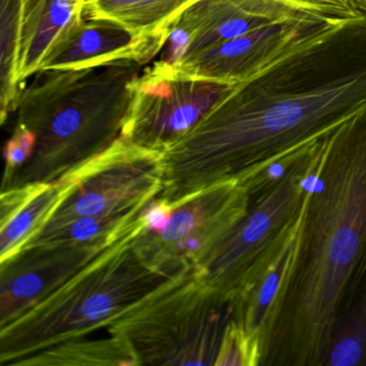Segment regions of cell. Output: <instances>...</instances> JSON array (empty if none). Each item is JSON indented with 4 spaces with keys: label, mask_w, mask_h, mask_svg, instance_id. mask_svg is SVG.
Listing matches in <instances>:
<instances>
[{
    "label": "cell",
    "mask_w": 366,
    "mask_h": 366,
    "mask_svg": "<svg viewBox=\"0 0 366 366\" xmlns=\"http://www.w3.org/2000/svg\"><path fill=\"white\" fill-rule=\"evenodd\" d=\"M366 110V14L304 40L232 89L162 153L170 202L224 182Z\"/></svg>",
    "instance_id": "1"
},
{
    "label": "cell",
    "mask_w": 366,
    "mask_h": 366,
    "mask_svg": "<svg viewBox=\"0 0 366 366\" xmlns=\"http://www.w3.org/2000/svg\"><path fill=\"white\" fill-rule=\"evenodd\" d=\"M366 247V110L329 130L259 366H318L340 293Z\"/></svg>",
    "instance_id": "2"
},
{
    "label": "cell",
    "mask_w": 366,
    "mask_h": 366,
    "mask_svg": "<svg viewBox=\"0 0 366 366\" xmlns=\"http://www.w3.org/2000/svg\"><path fill=\"white\" fill-rule=\"evenodd\" d=\"M141 66L121 61L38 71L21 92L16 108V124L35 134V152L3 183V190L57 181L121 138Z\"/></svg>",
    "instance_id": "3"
},
{
    "label": "cell",
    "mask_w": 366,
    "mask_h": 366,
    "mask_svg": "<svg viewBox=\"0 0 366 366\" xmlns=\"http://www.w3.org/2000/svg\"><path fill=\"white\" fill-rule=\"evenodd\" d=\"M147 224L96 257L64 286L22 316L0 327V361L19 366L25 357L59 342L108 329L147 297L192 271L187 262L157 265L137 249Z\"/></svg>",
    "instance_id": "4"
},
{
    "label": "cell",
    "mask_w": 366,
    "mask_h": 366,
    "mask_svg": "<svg viewBox=\"0 0 366 366\" xmlns=\"http://www.w3.org/2000/svg\"><path fill=\"white\" fill-rule=\"evenodd\" d=\"M231 317V304L192 269L107 331L125 340L138 365H215Z\"/></svg>",
    "instance_id": "5"
},
{
    "label": "cell",
    "mask_w": 366,
    "mask_h": 366,
    "mask_svg": "<svg viewBox=\"0 0 366 366\" xmlns=\"http://www.w3.org/2000/svg\"><path fill=\"white\" fill-rule=\"evenodd\" d=\"M323 145L269 194L248 203L245 216L226 239L204 261L192 267L231 306L297 231L308 184Z\"/></svg>",
    "instance_id": "6"
},
{
    "label": "cell",
    "mask_w": 366,
    "mask_h": 366,
    "mask_svg": "<svg viewBox=\"0 0 366 366\" xmlns=\"http://www.w3.org/2000/svg\"><path fill=\"white\" fill-rule=\"evenodd\" d=\"M71 174L74 189L46 226L143 209L162 192L164 157L159 152L139 147L121 137L106 151L71 171Z\"/></svg>",
    "instance_id": "7"
},
{
    "label": "cell",
    "mask_w": 366,
    "mask_h": 366,
    "mask_svg": "<svg viewBox=\"0 0 366 366\" xmlns=\"http://www.w3.org/2000/svg\"><path fill=\"white\" fill-rule=\"evenodd\" d=\"M233 87L179 76L157 61L134 82L122 138L164 153L187 136Z\"/></svg>",
    "instance_id": "8"
},
{
    "label": "cell",
    "mask_w": 366,
    "mask_h": 366,
    "mask_svg": "<svg viewBox=\"0 0 366 366\" xmlns=\"http://www.w3.org/2000/svg\"><path fill=\"white\" fill-rule=\"evenodd\" d=\"M173 203L168 224L159 231L145 229L134 246L157 265L204 261L245 216L248 197L237 181L224 182Z\"/></svg>",
    "instance_id": "9"
},
{
    "label": "cell",
    "mask_w": 366,
    "mask_h": 366,
    "mask_svg": "<svg viewBox=\"0 0 366 366\" xmlns=\"http://www.w3.org/2000/svg\"><path fill=\"white\" fill-rule=\"evenodd\" d=\"M340 21L323 16L280 21L199 51L177 65L169 66L175 74L187 78L239 84L260 74L304 40Z\"/></svg>",
    "instance_id": "10"
},
{
    "label": "cell",
    "mask_w": 366,
    "mask_h": 366,
    "mask_svg": "<svg viewBox=\"0 0 366 366\" xmlns=\"http://www.w3.org/2000/svg\"><path fill=\"white\" fill-rule=\"evenodd\" d=\"M304 16L321 14L304 11L288 0H199L173 25L159 61L174 66L259 27Z\"/></svg>",
    "instance_id": "11"
},
{
    "label": "cell",
    "mask_w": 366,
    "mask_h": 366,
    "mask_svg": "<svg viewBox=\"0 0 366 366\" xmlns=\"http://www.w3.org/2000/svg\"><path fill=\"white\" fill-rule=\"evenodd\" d=\"M107 248L26 246L16 256L0 262V327L44 301Z\"/></svg>",
    "instance_id": "12"
},
{
    "label": "cell",
    "mask_w": 366,
    "mask_h": 366,
    "mask_svg": "<svg viewBox=\"0 0 366 366\" xmlns=\"http://www.w3.org/2000/svg\"><path fill=\"white\" fill-rule=\"evenodd\" d=\"M169 36L136 35L122 25L83 18L46 56L41 70H79L130 61L144 65L164 50Z\"/></svg>",
    "instance_id": "13"
},
{
    "label": "cell",
    "mask_w": 366,
    "mask_h": 366,
    "mask_svg": "<svg viewBox=\"0 0 366 366\" xmlns=\"http://www.w3.org/2000/svg\"><path fill=\"white\" fill-rule=\"evenodd\" d=\"M86 0H23L18 79L24 89L59 41L84 18Z\"/></svg>",
    "instance_id": "14"
},
{
    "label": "cell",
    "mask_w": 366,
    "mask_h": 366,
    "mask_svg": "<svg viewBox=\"0 0 366 366\" xmlns=\"http://www.w3.org/2000/svg\"><path fill=\"white\" fill-rule=\"evenodd\" d=\"M318 366H366V247L340 293Z\"/></svg>",
    "instance_id": "15"
},
{
    "label": "cell",
    "mask_w": 366,
    "mask_h": 366,
    "mask_svg": "<svg viewBox=\"0 0 366 366\" xmlns=\"http://www.w3.org/2000/svg\"><path fill=\"white\" fill-rule=\"evenodd\" d=\"M199 0H86L84 18L117 23L141 36H170L179 16Z\"/></svg>",
    "instance_id": "16"
},
{
    "label": "cell",
    "mask_w": 366,
    "mask_h": 366,
    "mask_svg": "<svg viewBox=\"0 0 366 366\" xmlns=\"http://www.w3.org/2000/svg\"><path fill=\"white\" fill-rule=\"evenodd\" d=\"M74 187L71 172L52 183H42L8 222L0 224V262L16 256L46 228Z\"/></svg>",
    "instance_id": "17"
},
{
    "label": "cell",
    "mask_w": 366,
    "mask_h": 366,
    "mask_svg": "<svg viewBox=\"0 0 366 366\" xmlns=\"http://www.w3.org/2000/svg\"><path fill=\"white\" fill-rule=\"evenodd\" d=\"M297 233V231H295ZM295 233L276 252L232 303L233 320L258 338L272 306L286 280L292 258Z\"/></svg>",
    "instance_id": "18"
},
{
    "label": "cell",
    "mask_w": 366,
    "mask_h": 366,
    "mask_svg": "<svg viewBox=\"0 0 366 366\" xmlns=\"http://www.w3.org/2000/svg\"><path fill=\"white\" fill-rule=\"evenodd\" d=\"M144 207L127 214L81 217L57 224V226H46L26 246L66 245L109 247L112 244L117 243L122 237H126L145 224L144 217H143Z\"/></svg>",
    "instance_id": "19"
},
{
    "label": "cell",
    "mask_w": 366,
    "mask_h": 366,
    "mask_svg": "<svg viewBox=\"0 0 366 366\" xmlns=\"http://www.w3.org/2000/svg\"><path fill=\"white\" fill-rule=\"evenodd\" d=\"M134 366L136 357L125 340L109 333L108 337L89 338L59 342L38 351L19 366Z\"/></svg>",
    "instance_id": "20"
},
{
    "label": "cell",
    "mask_w": 366,
    "mask_h": 366,
    "mask_svg": "<svg viewBox=\"0 0 366 366\" xmlns=\"http://www.w3.org/2000/svg\"><path fill=\"white\" fill-rule=\"evenodd\" d=\"M23 0H1V59H0V121L14 112L21 92L18 79L19 46L22 26Z\"/></svg>",
    "instance_id": "21"
},
{
    "label": "cell",
    "mask_w": 366,
    "mask_h": 366,
    "mask_svg": "<svg viewBox=\"0 0 366 366\" xmlns=\"http://www.w3.org/2000/svg\"><path fill=\"white\" fill-rule=\"evenodd\" d=\"M327 134V132L272 156L242 173L237 181L245 188L248 203L254 202L269 194L293 171L320 151Z\"/></svg>",
    "instance_id": "22"
},
{
    "label": "cell",
    "mask_w": 366,
    "mask_h": 366,
    "mask_svg": "<svg viewBox=\"0 0 366 366\" xmlns=\"http://www.w3.org/2000/svg\"><path fill=\"white\" fill-rule=\"evenodd\" d=\"M259 340L232 318L227 325L215 366H259Z\"/></svg>",
    "instance_id": "23"
},
{
    "label": "cell",
    "mask_w": 366,
    "mask_h": 366,
    "mask_svg": "<svg viewBox=\"0 0 366 366\" xmlns=\"http://www.w3.org/2000/svg\"><path fill=\"white\" fill-rule=\"evenodd\" d=\"M36 147V137L29 128L16 124L11 138L4 149L5 172L3 183L9 181L14 173L22 168L33 156Z\"/></svg>",
    "instance_id": "24"
},
{
    "label": "cell",
    "mask_w": 366,
    "mask_h": 366,
    "mask_svg": "<svg viewBox=\"0 0 366 366\" xmlns=\"http://www.w3.org/2000/svg\"><path fill=\"white\" fill-rule=\"evenodd\" d=\"M304 11L321 14L336 20H346L362 14L351 0H288Z\"/></svg>",
    "instance_id": "25"
},
{
    "label": "cell",
    "mask_w": 366,
    "mask_h": 366,
    "mask_svg": "<svg viewBox=\"0 0 366 366\" xmlns=\"http://www.w3.org/2000/svg\"><path fill=\"white\" fill-rule=\"evenodd\" d=\"M173 203L166 199L158 198L147 203L143 209V217L147 230L159 231L168 224L172 215Z\"/></svg>",
    "instance_id": "26"
},
{
    "label": "cell",
    "mask_w": 366,
    "mask_h": 366,
    "mask_svg": "<svg viewBox=\"0 0 366 366\" xmlns=\"http://www.w3.org/2000/svg\"><path fill=\"white\" fill-rule=\"evenodd\" d=\"M351 1L359 11H361L362 14H366V0H351Z\"/></svg>",
    "instance_id": "27"
}]
</instances>
